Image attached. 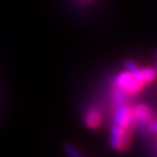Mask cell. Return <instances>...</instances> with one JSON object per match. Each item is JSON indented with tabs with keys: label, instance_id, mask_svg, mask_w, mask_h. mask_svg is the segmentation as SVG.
I'll list each match as a JSON object with an SVG mask.
<instances>
[{
	"label": "cell",
	"instance_id": "6da1fadb",
	"mask_svg": "<svg viewBox=\"0 0 157 157\" xmlns=\"http://www.w3.org/2000/svg\"><path fill=\"white\" fill-rule=\"evenodd\" d=\"M144 83L140 80L139 78H136L134 75L124 70L122 72H120L117 75V77L113 80V86L118 87L121 91H124L126 94L132 95L139 93L142 87L144 86Z\"/></svg>",
	"mask_w": 157,
	"mask_h": 157
},
{
	"label": "cell",
	"instance_id": "7a4b0ae2",
	"mask_svg": "<svg viewBox=\"0 0 157 157\" xmlns=\"http://www.w3.org/2000/svg\"><path fill=\"white\" fill-rule=\"evenodd\" d=\"M102 120V115L99 109V107H90L84 115V122L89 128H98L101 124Z\"/></svg>",
	"mask_w": 157,
	"mask_h": 157
},
{
	"label": "cell",
	"instance_id": "3957f363",
	"mask_svg": "<svg viewBox=\"0 0 157 157\" xmlns=\"http://www.w3.org/2000/svg\"><path fill=\"white\" fill-rule=\"evenodd\" d=\"M64 151L67 152V155L69 157H83V155H82L75 147L71 146V144H69V143L64 144Z\"/></svg>",
	"mask_w": 157,
	"mask_h": 157
}]
</instances>
